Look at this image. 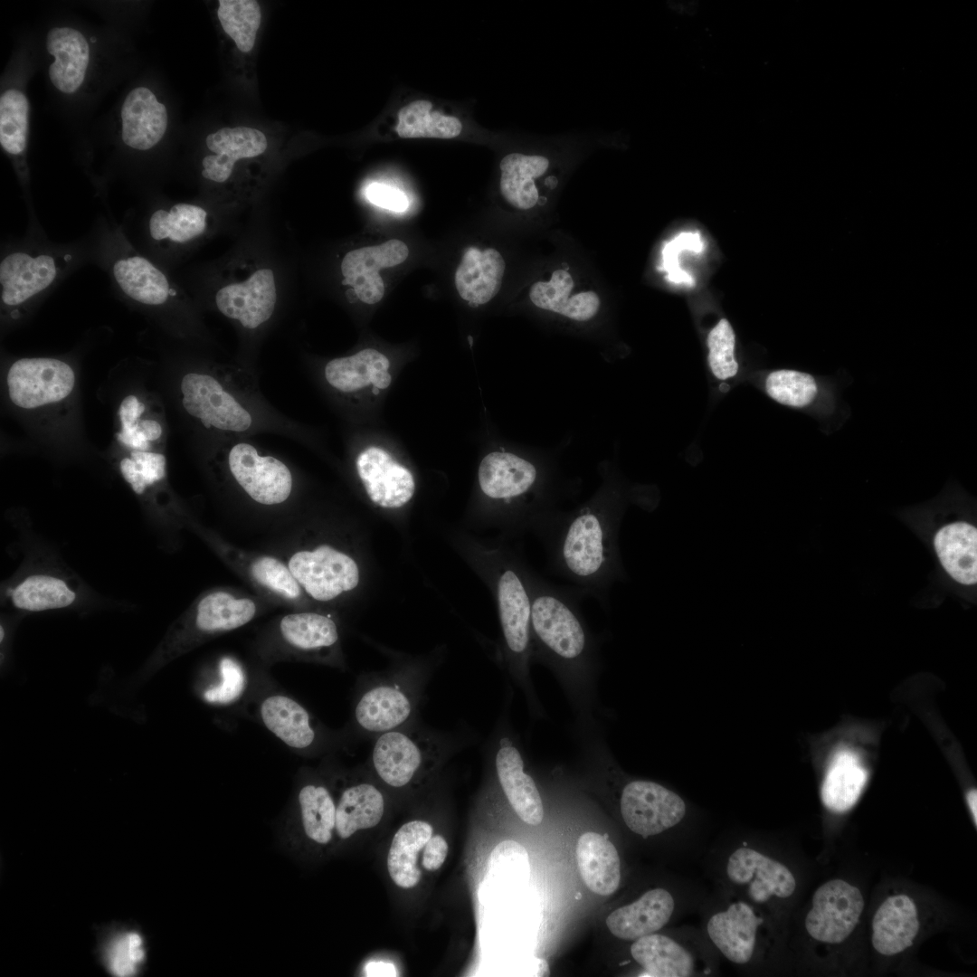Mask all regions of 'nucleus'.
I'll return each mask as SVG.
<instances>
[{"instance_id": "30", "label": "nucleus", "mask_w": 977, "mask_h": 977, "mask_svg": "<svg viewBox=\"0 0 977 977\" xmlns=\"http://www.w3.org/2000/svg\"><path fill=\"white\" fill-rule=\"evenodd\" d=\"M46 47L54 57L49 67L52 84L62 92H75L84 81L90 61L85 37L70 27H54L47 33Z\"/></svg>"}, {"instance_id": "27", "label": "nucleus", "mask_w": 977, "mask_h": 977, "mask_svg": "<svg viewBox=\"0 0 977 977\" xmlns=\"http://www.w3.org/2000/svg\"><path fill=\"white\" fill-rule=\"evenodd\" d=\"M122 139L128 147L147 150L164 137L167 112L155 94L145 87L132 90L121 108Z\"/></svg>"}, {"instance_id": "41", "label": "nucleus", "mask_w": 977, "mask_h": 977, "mask_svg": "<svg viewBox=\"0 0 977 977\" xmlns=\"http://www.w3.org/2000/svg\"><path fill=\"white\" fill-rule=\"evenodd\" d=\"M256 613L250 599H235L218 592L206 595L198 603L194 626L203 634L228 631L248 623Z\"/></svg>"}, {"instance_id": "53", "label": "nucleus", "mask_w": 977, "mask_h": 977, "mask_svg": "<svg viewBox=\"0 0 977 977\" xmlns=\"http://www.w3.org/2000/svg\"><path fill=\"white\" fill-rule=\"evenodd\" d=\"M599 308L598 295L594 291H583L569 298L561 315L575 321H588L596 315Z\"/></svg>"}, {"instance_id": "23", "label": "nucleus", "mask_w": 977, "mask_h": 977, "mask_svg": "<svg viewBox=\"0 0 977 977\" xmlns=\"http://www.w3.org/2000/svg\"><path fill=\"white\" fill-rule=\"evenodd\" d=\"M762 921L748 904L736 902L712 915L707 930L713 944L726 959L745 964L754 954L756 931Z\"/></svg>"}, {"instance_id": "24", "label": "nucleus", "mask_w": 977, "mask_h": 977, "mask_svg": "<svg viewBox=\"0 0 977 977\" xmlns=\"http://www.w3.org/2000/svg\"><path fill=\"white\" fill-rule=\"evenodd\" d=\"M495 765L502 790L517 816L527 824H540L544 808L539 792L531 776L524 772L520 753L508 739L501 740Z\"/></svg>"}, {"instance_id": "15", "label": "nucleus", "mask_w": 977, "mask_h": 977, "mask_svg": "<svg viewBox=\"0 0 977 977\" xmlns=\"http://www.w3.org/2000/svg\"><path fill=\"white\" fill-rule=\"evenodd\" d=\"M274 271L268 267L252 270L242 280L221 286L214 296L217 309L242 328L255 330L272 317L277 304Z\"/></svg>"}, {"instance_id": "1", "label": "nucleus", "mask_w": 977, "mask_h": 977, "mask_svg": "<svg viewBox=\"0 0 977 977\" xmlns=\"http://www.w3.org/2000/svg\"><path fill=\"white\" fill-rule=\"evenodd\" d=\"M627 501L624 486L606 474L588 502L571 512L554 511L532 531L545 548L547 570L604 607L612 585L627 579L619 547Z\"/></svg>"}, {"instance_id": "51", "label": "nucleus", "mask_w": 977, "mask_h": 977, "mask_svg": "<svg viewBox=\"0 0 977 977\" xmlns=\"http://www.w3.org/2000/svg\"><path fill=\"white\" fill-rule=\"evenodd\" d=\"M489 868H507L520 881L528 879L530 866L526 849L514 840L500 842L493 849L489 858Z\"/></svg>"}, {"instance_id": "34", "label": "nucleus", "mask_w": 977, "mask_h": 977, "mask_svg": "<svg viewBox=\"0 0 977 977\" xmlns=\"http://www.w3.org/2000/svg\"><path fill=\"white\" fill-rule=\"evenodd\" d=\"M119 431L116 438L119 445L131 451H160L165 441L163 419L151 412L148 403L137 394L122 399L118 410Z\"/></svg>"}, {"instance_id": "45", "label": "nucleus", "mask_w": 977, "mask_h": 977, "mask_svg": "<svg viewBox=\"0 0 977 977\" xmlns=\"http://www.w3.org/2000/svg\"><path fill=\"white\" fill-rule=\"evenodd\" d=\"M29 104L25 95L8 90L0 98V144L11 155H20L26 147Z\"/></svg>"}, {"instance_id": "32", "label": "nucleus", "mask_w": 977, "mask_h": 977, "mask_svg": "<svg viewBox=\"0 0 977 977\" xmlns=\"http://www.w3.org/2000/svg\"><path fill=\"white\" fill-rule=\"evenodd\" d=\"M934 545L948 574L956 582L972 585L977 581V529L966 522H953L935 535Z\"/></svg>"}, {"instance_id": "33", "label": "nucleus", "mask_w": 977, "mask_h": 977, "mask_svg": "<svg viewBox=\"0 0 977 977\" xmlns=\"http://www.w3.org/2000/svg\"><path fill=\"white\" fill-rule=\"evenodd\" d=\"M868 777V771L855 752L839 750L833 754L822 783L823 804L834 812L849 811L861 795Z\"/></svg>"}, {"instance_id": "7", "label": "nucleus", "mask_w": 977, "mask_h": 977, "mask_svg": "<svg viewBox=\"0 0 977 977\" xmlns=\"http://www.w3.org/2000/svg\"><path fill=\"white\" fill-rule=\"evenodd\" d=\"M185 413L205 429L221 433L242 434L255 426L252 410L226 383L207 372H188L179 384Z\"/></svg>"}, {"instance_id": "38", "label": "nucleus", "mask_w": 977, "mask_h": 977, "mask_svg": "<svg viewBox=\"0 0 977 977\" xmlns=\"http://www.w3.org/2000/svg\"><path fill=\"white\" fill-rule=\"evenodd\" d=\"M633 959L650 976L686 977L694 968L691 954L673 939L650 934L635 940L631 946Z\"/></svg>"}, {"instance_id": "56", "label": "nucleus", "mask_w": 977, "mask_h": 977, "mask_svg": "<svg viewBox=\"0 0 977 977\" xmlns=\"http://www.w3.org/2000/svg\"><path fill=\"white\" fill-rule=\"evenodd\" d=\"M967 802L972 812L974 824H977V792L975 789L971 790L966 796Z\"/></svg>"}, {"instance_id": "9", "label": "nucleus", "mask_w": 977, "mask_h": 977, "mask_svg": "<svg viewBox=\"0 0 977 977\" xmlns=\"http://www.w3.org/2000/svg\"><path fill=\"white\" fill-rule=\"evenodd\" d=\"M494 556V586L505 643L512 655L524 656L530 641L529 565L513 554L497 552Z\"/></svg>"}, {"instance_id": "50", "label": "nucleus", "mask_w": 977, "mask_h": 977, "mask_svg": "<svg viewBox=\"0 0 977 977\" xmlns=\"http://www.w3.org/2000/svg\"><path fill=\"white\" fill-rule=\"evenodd\" d=\"M251 574L261 584L289 599L299 596L300 588L292 573L279 560L265 556L251 565Z\"/></svg>"}, {"instance_id": "47", "label": "nucleus", "mask_w": 977, "mask_h": 977, "mask_svg": "<svg viewBox=\"0 0 977 977\" xmlns=\"http://www.w3.org/2000/svg\"><path fill=\"white\" fill-rule=\"evenodd\" d=\"M707 362L713 375L726 381L738 374L739 364L735 358V335L726 318H721L707 337Z\"/></svg>"}, {"instance_id": "35", "label": "nucleus", "mask_w": 977, "mask_h": 977, "mask_svg": "<svg viewBox=\"0 0 977 977\" xmlns=\"http://www.w3.org/2000/svg\"><path fill=\"white\" fill-rule=\"evenodd\" d=\"M385 808L383 792L370 783L347 786L336 804V830L347 839L359 830L375 827Z\"/></svg>"}, {"instance_id": "19", "label": "nucleus", "mask_w": 977, "mask_h": 977, "mask_svg": "<svg viewBox=\"0 0 977 977\" xmlns=\"http://www.w3.org/2000/svg\"><path fill=\"white\" fill-rule=\"evenodd\" d=\"M726 875L733 883L746 887L757 903L773 896L787 898L796 888L792 873L783 864L750 848H740L730 855Z\"/></svg>"}, {"instance_id": "42", "label": "nucleus", "mask_w": 977, "mask_h": 977, "mask_svg": "<svg viewBox=\"0 0 977 977\" xmlns=\"http://www.w3.org/2000/svg\"><path fill=\"white\" fill-rule=\"evenodd\" d=\"M432 109V103L427 100H416L402 107L397 114L396 134L403 138L448 139L461 133L463 126L458 118Z\"/></svg>"}, {"instance_id": "13", "label": "nucleus", "mask_w": 977, "mask_h": 977, "mask_svg": "<svg viewBox=\"0 0 977 977\" xmlns=\"http://www.w3.org/2000/svg\"><path fill=\"white\" fill-rule=\"evenodd\" d=\"M864 908L860 890L843 879L830 880L817 888L805 928L815 940L839 944L855 929Z\"/></svg>"}, {"instance_id": "55", "label": "nucleus", "mask_w": 977, "mask_h": 977, "mask_svg": "<svg viewBox=\"0 0 977 977\" xmlns=\"http://www.w3.org/2000/svg\"><path fill=\"white\" fill-rule=\"evenodd\" d=\"M367 975L395 976V970L392 964L384 963H373L367 965Z\"/></svg>"}, {"instance_id": "18", "label": "nucleus", "mask_w": 977, "mask_h": 977, "mask_svg": "<svg viewBox=\"0 0 977 977\" xmlns=\"http://www.w3.org/2000/svg\"><path fill=\"white\" fill-rule=\"evenodd\" d=\"M356 467L368 497L376 505L397 508L413 498L415 491L413 474L384 449L365 448L358 454Z\"/></svg>"}, {"instance_id": "12", "label": "nucleus", "mask_w": 977, "mask_h": 977, "mask_svg": "<svg viewBox=\"0 0 977 977\" xmlns=\"http://www.w3.org/2000/svg\"><path fill=\"white\" fill-rule=\"evenodd\" d=\"M620 806L627 827L643 837L676 826L687 811L686 803L678 793L645 780H635L624 786Z\"/></svg>"}, {"instance_id": "52", "label": "nucleus", "mask_w": 977, "mask_h": 977, "mask_svg": "<svg viewBox=\"0 0 977 977\" xmlns=\"http://www.w3.org/2000/svg\"><path fill=\"white\" fill-rule=\"evenodd\" d=\"M366 196L372 204L394 212H403L408 206V199L403 191L384 184L369 185Z\"/></svg>"}, {"instance_id": "29", "label": "nucleus", "mask_w": 977, "mask_h": 977, "mask_svg": "<svg viewBox=\"0 0 977 977\" xmlns=\"http://www.w3.org/2000/svg\"><path fill=\"white\" fill-rule=\"evenodd\" d=\"M505 268V261L496 249L468 248L455 272L460 296L474 307L488 303L500 289Z\"/></svg>"}, {"instance_id": "28", "label": "nucleus", "mask_w": 977, "mask_h": 977, "mask_svg": "<svg viewBox=\"0 0 977 977\" xmlns=\"http://www.w3.org/2000/svg\"><path fill=\"white\" fill-rule=\"evenodd\" d=\"M919 926L915 902L906 895L891 896L873 917L872 944L881 954H897L913 944Z\"/></svg>"}, {"instance_id": "36", "label": "nucleus", "mask_w": 977, "mask_h": 977, "mask_svg": "<svg viewBox=\"0 0 977 977\" xmlns=\"http://www.w3.org/2000/svg\"><path fill=\"white\" fill-rule=\"evenodd\" d=\"M208 227V213L201 206L179 203L156 210L148 220V233L164 246L185 245L199 239Z\"/></svg>"}, {"instance_id": "39", "label": "nucleus", "mask_w": 977, "mask_h": 977, "mask_svg": "<svg viewBox=\"0 0 977 977\" xmlns=\"http://www.w3.org/2000/svg\"><path fill=\"white\" fill-rule=\"evenodd\" d=\"M432 836V825L421 820L404 823L395 833L388 853L387 868L398 887L411 888L419 883L418 854Z\"/></svg>"}, {"instance_id": "44", "label": "nucleus", "mask_w": 977, "mask_h": 977, "mask_svg": "<svg viewBox=\"0 0 977 977\" xmlns=\"http://www.w3.org/2000/svg\"><path fill=\"white\" fill-rule=\"evenodd\" d=\"M217 15L223 31L234 41L236 47L242 52H251L261 20L259 3L255 0H220Z\"/></svg>"}, {"instance_id": "31", "label": "nucleus", "mask_w": 977, "mask_h": 977, "mask_svg": "<svg viewBox=\"0 0 977 977\" xmlns=\"http://www.w3.org/2000/svg\"><path fill=\"white\" fill-rule=\"evenodd\" d=\"M576 860L582 879L593 893L608 896L621 881V861L614 845L605 837L583 833L576 845Z\"/></svg>"}, {"instance_id": "5", "label": "nucleus", "mask_w": 977, "mask_h": 977, "mask_svg": "<svg viewBox=\"0 0 977 977\" xmlns=\"http://www.w3.org/2000/svg\"><path fill=\"white\" fill-rule=\"evenodd\" d=\"M373 740L370 764L386 785L401 789L429 773L452 756L457 740L449 732L416 723L380 734Z\"/></svg>"}, {"instance_id": "20", "label": "nucleus", "mask_w": 977, "mask_h": 977, "mask_svg": "<svg viewBox=\"0 0 977 977\" xmlns=\"http://www.w3.org/2000/svg\"><path fill=\"white\" fill-rule=\"evenodd\" d=\"M764 389L774 402L799 410L820 407L825 414L836 413L839 403L836 383L823 381L794 369H775L764 379Z\"/></svg>"}, {"instance_id": "8", "label": "nucleus", "mask_w": 977, "mask_h": 977, "mask_svg": "<svg viewBox=\"0 0 977 977\" xmlns=\"http://www.w3.org/2000/svg\"><path fill=\"white\" fill-rule=\"evenodd\" d=\"M71 253L15 251L0 263V300L5 316L19 318L71 263Z\"/></svg>"}, {"instance_id": "21", "label": "nucleus", "mask_w": 977, "mask_h": 977, "mask_svg": "<svg viewBox=\"0 0 977 977\" xmlns=\"http://www.w3.org/2000/svg\"><path fill=\"white\" fill-rule=\"evenodd\" d=\"M206 146L213 155L202 160V175L216 184L226 183L239 160L263 154L268 147L261 131L249 127L223 128L206 138Z\"/></svg>"}, {"instance_id": "11", "label": "nucleus", "mask_w": 977, "mask_h": 977, "mask_svg": "<svg viewBox=\"0 0 977 977\" xmlns=\"http://www.w3.org/2000/svg\"><path fill=\"white\" fill-rule=\"evenodd\" d=\"M109 270L120 291L147 307L164 306L176 294L167 276L138 253L119 230L110 235Z\"/></svg>"}, {"instance_id": "49", "label": "nucleus", "mask_w": 977, "mask_h": 977, "mask_svg": "<svg viewBox=\"0 0 977 977\" xmlns=\"http://www.w3.org/2000/svg\"><path fill=\"white\" fill-rule=\"evenodd\" d=\"M574 287L572 276L564 270L554 271L549 281H537L530 289L529 298L534 305L562 314Z\"/></svg>"}, {"instance_id": "46", "label": "nucleus", "mask_w": 977, "mask_h": 977, "mask_svg": "<svg viewBox=\"0 0 977 977\" xmlns=\"http://www.w3.org/2000/svg\"><path fill=\"white\" fill-rule=\"evenodd\" d=\"M122 478L138 495L166 478V459L161 451H131L119 462Z\"/></svg>"}, {"instance_id": "17", "label": "nucleus", "mask_w": 977, "mask_h": 977, "mask_svg": "<svg viewBox=\"0 0 977 977\" xmlns=\"http://www.w3.org/2000/svg\"><path fill=\"white\" fill-rule=\"evenodd\" d=\"M409 254L407 245L397 239L379 245L365 246L348 251L340 265L343 284L351 287L356 298L364 303L375 304L384 293V285L378 271L403 262Z\"/></svg>"}, {"instance_id": "48", "label": "nucleus", "mask_w": 977, "mask_h": 977, "mask_svg": "<svg viewBox=\"0 0 977 977\" xmlns=\"http://www.w3.org/2000/svg\"><path fill=\"white\" fill-rule=\"evenodd\" d=\"M105 957L108 968L113 975H135L145 959L141 935L136 932L119 934L108 945Z\"/></svg>"}, {"instance_id": "43", "label": "nucleus", "mask_w": 977, "mask_h": 977, "mask_svg": "<svg viewBox=\"0 0 977 977\" xmlns=\"http://www.w3.org/2000/svg\"><path fill=\"white\" fill-rule=\"evenodd\" d=\"M298 804L307 836L327 843L336 828V803L329 790L323 784L306 783L298 792Z\"/></svg>"}, {"instance_id": "22", "label": "nucleus", "mask_w": 977, "mask_h": 977, "mask_svg": "<svg viewBox=\"0 0 977 977\" xmlns=\"http://www.w3.org/2000/svg\"><path fill=\"white\" fill-rule=\"evenodd\" d=\"M389 369L390 361L383 353L365 348L328 361L324 367V377L333 389L343 394L366 390L377 394L391 384Z\"/></svg>"}, {"instance_id": "37", "label": "nucleus", "mask_w": 977, "mask_h": 977, "mask_svg": "<svg viewBox=\"0 0 977 977\" xmlns=\"http://www.w3.org/2000/svg\"><path fill=\"white\" fill-rule=\"evenodd\" d=\"M279 633L285 645L302 654H322L337 645L339 632L329 617L315 612L284 616Z\"/></svg>"}, {"instance_id": "26", "label": "nucleus", "mask_w": 977, "mask_h": 977, "mask_svg": "<svg viewBox=\"0 0 977 977\" xmlns=\"http://www.w3.org/2000/svg\"><path fill=\"white\" fill-rule=\"evenodd\" d=\"M674 899L663 888L644 893L636 901L617 908L606 918L610 932L622 940H636L662 928L674 911Z\"/></svg>"}, {"instance_id": "14", "label": "nucleus", "mask_w": 977, "mask_h": 977, "mask_svg": "<svg viewBox=\"0 0 977 977\" xmlns=\"http://www.w3.org/2000/svg\"><path fill=\"white\" fill-rule=\"evenodd\" d=\"M231 474L256 502L272 506L286 501L292 490L289 469L271 455H262L251 443L239 441L227 453Z\"/></svg>"}, {"instance_id": "3", "label": "nucleus", "mask_w": 977, "mask_h": 977, "mask_svg": "<svg viewBox=\"0 0 977 977\" xmlns=\"http://www.w3.org/2000/svg\"><path fill=\"white\" fill-rule=\"evenodd\" d=\"M428 674L399 669L356 681L349 721L342 728L348 746L384 732L416 723L428 684Z\"/></svg>"}, {"instance_id": "16", "label": "nucleus", "mask_w": 977, "mask_h": 977, "mask_svg": "<svg viewBox=\"0 0 977 977\" xmlns=\"http://www.w3.org/2000/svg\"><path fill=\"white\" fill-rule=\"evenodd\" d=\"M289 569L306 592L318 601H329L356 588L359 582L356 563L328 545L294 554Z\"/></svg>"}, {"instance_id": "40", "label": "nucleus", "mask_w": 977, "mask_h": 977, "mask_svg": "<svg viewBox=\"0 0 977 977\" xmlns=\"http://www.w3.org/2000/svg\"><path fill=\"white\" fill-rule=\"evenodd\" d=\"M8 597L17 609L41 612L71 605L77 599V593L65 579L40 573L20 580L11 588Z\"/></svg>"}, {"instance_id": "25", "label": "nucleus", "mask_w": 977, "mask_h": 977, "mask_svg": "<svg viewBox=\"0 0 977 977\" xmlns=\"http://www.w3.org/2000/svg\"><path fill=\"white\" fill-rule=\"evenodd\" d=\"M550 166V157L544 153L512 152L506 155L499 164V190L503 198L521 210L545 204L547 198L540 195L536 180L549 171Z\"/></svg>"}, {"instance_id": "4", "label": "nucleus", "mask_w": 977, "mask_h": 977, "mask_svg": "<svg viewBox=\"0 0 977 977\" xmlns=\"http://www.w3.org/2000/svg\"><path fill=\"white\" fill-rule=\"evenodd\" d=\"M246 697L251 716L299 756H330L348 747L343 729L324 726L272 680H252Z\"/></svg>"}, {"instance_id": "10", "label": "nucleus", "mask_w": 977, "mask_h": 977, "mask_svg": "<svg viewBox=\"0 0 977 977\" xmlns=\"http://www.w3.org/2000/svg\"><path fill=\"white\" fill-rule=\"evenodd\" d=\"M75 384L76 375L71 365L53 357L20 358L6 373L9 399L23 410L60 403L71 395Z\"/></svg>"}, {"instance_id": "54", "label": "nucleus", "mask_w": 977, "mask_h": 977, "mask_svg": "<svg viewBox=\"0 0 977 977\" xmlns=\"http://www.w3.org/2000/svg\"><path fill=\"white\" fill-rule=\"evenodd\" d=\"M422 864L429 871L439 869L448 854V844L440 835L432 836L423 848Z\"/></svg>"}, {"instance_id": "6", "label": "nucleus", "mask_w": 977, "mask_h": 977, "mask_svg": "<svg viewBox=\"0 0 977 977\" xmlns=\"http://www.w3.org/2000/svg\"><path fill=\"white\" fill-rule=\"evenodd\" d=\"M526 579L531 602L530 633L549 654L575 661L588 650V636L578 602L584 598L575 587L555 585L530 566Z\"/></svg>"}, {"instance_id": "2", "label": "nucleus", "mask_w": 977, "mask_h": 977, "mask_svg": "<svg viewBox=\"0 0 977 977\" xmlns=\"http://www.w3.org/2000/svg\"><path fill=\"white\" fill-rule=\"evenodd\" d=\"M478 483L482 495L509 510L510 529L532 532L554 508L556 484L545 465L509 451H492L481 460Z\"/></svg>"}]
</instances>
